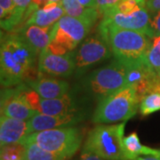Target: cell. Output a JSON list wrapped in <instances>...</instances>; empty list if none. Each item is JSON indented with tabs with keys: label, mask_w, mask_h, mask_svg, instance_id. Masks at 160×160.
Masks as SVG:
<instances>
[{
	"label": "cell",
	"mask_w": 160,
	"mask_h": 160,
	"mask_svg": "<svg viewBox=\"0 0 160 160\" xmlns=\"http://www.w3.org/2000/svg\"><path fill=\"white\" fill-rule=\"evenodd\" d=\"M160 36V11L150 14L149 22V38Z\"/></svg>",
	"instance_id": "cell-26"
},
{
	"label": "cell",
	"mask_w": 160,
	"mask_h": 160,
	"mask_svg": "<svg viewBox=\"0 0 160 160\" xmlns=\"http://www.w3.org/2000/svg\"><path fill=\"white\" fill-rule=\"evenodd\" d=\"M126 123L99 124L88 132L83 148L105 160H126L124 149Z\"/></svg>",
	"instance_id": "cell-4"
},
{
	"label": "cell",
	"mask_w": 160,
	"mask_h": 160,
	"mask_svg": "<svg viewBox=\"0 0 160 160\" xmlns=\"http://www.w3.org/2000/svg\"><path fill=\"white\" fill-rule=\"evenodd\" d=\"M78 160H105L100 156H98L95 153L92 152L90 150L86 149H82L81 154L79 156V158Z\"/></svg>",
	"instance_id": "cell-28"
},
{
	"label": "cell",
	"mask_w": 160,
	"mask_h": 160,
	"mask_svg": "<svg viewBox=\"0 0 160 160\" xmlns=\"http://www.w3.org/2000/svg\"><path fill=\"white\" fill-rule=\"evenodd\" d=\"M61 4L64 9L65 14L69 16L86 19L96 22L99 15H101L96 8L84 6L78 0H62Z\"/></svg>",
	"instance_id": "cell-20"
},
{
	"label": "cell",
	"mask_w": 160,
	"mask_h": 160,
	"mask_svg": "<svg viewBox=\"0 0 160 160\" xmlns=\"http://www.w3.org/2000/svg\"><path fill=\"white\" fill-rule=\"evenodd\" d=\"M27 85L34 89L42 99H53L63 96L68 93L69 85L65 80H59L53 78H47L38 73L35 79L27 81Z\"/></svg>",
	"instance_id": "cell-14"
},
{
	"label": "cell",
	"mask_w": 160,
	"mask_h": 160,
	"mask_svg": "<svg viewBox=\"0 0 160 160\" xmlns=\"http://www.w3.org/2000/svg\"><path fill=\"white\" fill-rule=\"evenodd\" d=\"M94 23L90 20L65 14L52 25L50 43L72 52L87 37Z\"/></svg>",
	"instance_id": "cell-7"
},
{
	"label": "cell",
	"mask_w": 160,
	"mask_h": 160,
	"mask_svg": "<svg viewBox=\"0 0 160 160\" xmlns=\"http://www.w3.org/2000/svg\"><path fill=\"white\" fill-rule=\"evenodd\" d=\"M82 141L83 132L79 128L65 126L32 132L26 138L24 143H37L44 149L67 159L72 158L77 153Z\"/></svg>",
	"instance_id": "cell-5"
},
{
	"label": "cell",
	"mask_w": 160,
	"mask_h": 160,
	"mask_svg": "<svg viewBox=\"0 0 160 160\" xmlns=\"http://www.w3.org/2000/svg\"><path fill=\"white\" fill-rule=\"evenodd\" d=\"M144 62L160 77V36L151 38L150 46L146 52Z\"/></svg>",
	"instance_id": "cell-23"
},
{
	"label": "cell",
	"mask_w": 160,
	"mask_h": 160,
	"mask_svg": "<svg viewBox=\"0 0 160 160\" xmlns=\"http://www.w3.org/2000/svg\"><path fill=\"white\" fill-rule=\"evenodd\" d=\"M25 13L19 10L13 0H0L1 28L11 31L24 19Z\"/></svg>",
	"instance_id": "cell-18"
},
{
	"label": "cell",
	"mask_w": 160,
	"mask_h": 160,
	"mask_svg": "<svg viewBox=\"0 0 160 160\" xmlns=\"http://www.w3.org/2000/svg\"><path fill=\"white\" fill-rule=\"evenodd\" d=\"M25 145L21 143L1 147V160H21L25 158Z\"/></svg>",
	"instance_id": "cell-24"
},
{
	"label": "cell",
	"mask_w": 160,
	"mask_h": 160,
	"mask_svg": "<svg viewBox=\"0 0 160 160\" xmlns=\"http://www.w3.org/2000/svg\"><path fill=\"white\" fill-rule=\"evenodd\" d=\"M26 160H65L62 157L52 153L38 146L35 142H25Z\"/></svg>",
	"instance_id": "cell-22"
},
{
	"label": "cell",
	"mask_w": 160,
	"mask_h": 160,
	"mask_svg": "<svg viewBox=\"0 0 160 160\" xmlns=\"http://www.w3.org/2000/svg\"><path fill=\"white\" fill-rule=\"evenodd\" d=\"M21 160H26V158H22V159H21Z\"/></svg>",
	"instance_id": "cell-35"
},
{
	"label": "cell",
	"mask_w": 160,
	"mask_h": 160,
	"mask_svg": "<svg viewBox=\"0 0 160 160\" xmlns=\"http://www.w3.org/2000/svg\"><path fill=\"white\" fill-rule=\"evenodd\" d=\"M62 0H48V2H61Z\"/></svg>",
	"instance_id": "cell-33"
},
{
	"label": "cell",
	"mask_w": 160,
	"mask_h": 160,
	"mask_svg": "<svg viewBox=\"0 0 160 160\" xmlns=\"http://www.w3.org/2000/svg\"><path fill=\"white\" fill-rule=\"evenodd\" d=\"M135 160H160V157L152 156V155H146V156H140Z\"/></svg>",
	"instance_id": "cell-32"
},
{
	"label": "cell",
	"mask_w": 160,
	"mask_h": 160,
	"mask_svg": "<svg viewBox=\"0 0 160 160\" xmlns=\"http://www.w3.org/2000/svg\"><path fill=\"white\" fill-rule=\"evenodd\" d=\"M143 7H146V0H123L110 10L122 13H131L141 10Z\"/></svg>",
	"instance_id": "cell-25"
},
{
	"label": "cell",
	"mask_w": 160,
	"mask_h": 160,
	"mask_svg": "<svg viewBox=\"0 0 160 160\" xmlns=\"http://www.w3.org/2000/svg\"><path fill=\"white\" fill-rule=\"evenodd\" d=\"M140 108V99L133 86H127L99 101L92 121L94 124L126 122Z\"/></svg>",
	"instance_id": "cell-3"
},
{
	"label": "cell",
	"mask_w": 160,
	"mask_h": 160,
	"mask_svg": "<svg viewBox=\"0 0 160 160\" xmlns=\"http://www.w3.org/2000/svg\"><path fill=\"white\" fill-rule=\"evenodd\" d=\"M128 67L115 59L108 65L92 71L85 80V88L99 101L128 86Z\"/></svg>",
	"instance_id": "cell-6"
},
{
	"label": "cell",
	"mask_w": 160,
	"mask_h": 160,
	"mask_svg": "<svg viewBox=\"0 0 160 160\" xmlns=\"http://www.w3.org/2000/svg\"><path fill=\"white\" fill-rule=\"evenodd\" d=\"M52 29V26L41 27L34 24L24 25V27L20 29L19 34L29 46L34 48L38 54H39L51 42Z\"/></svg>",
	"instance_id": "cell-16"
},
{
	"label": "cell",
	"mask_w": 160,
	"mask_h": 160,
	"mask_svg": "<svg viewBox=\"0 0 160 160\" xmlns=\"http://www.w3.org/2000/svg\"><path fill=\"white\" fill-rule=\"evenodd\" d=\"M140 113L149 116L160 110V79L142 98L140 102Z\"/></svg>",
	"instance_id": "cell-21"
},
{
	"label": "cell",
	"mask_w": 160,
	"mask_h": 160,
	"mask_svg": "<svg viewBox=\"0 0 160 160\" xmlns=\"http://www.w3.org/2000/svg\"><path fill=\"white\" fill-rule=\"evenodd\" d=\"M101 22L118 28L132 29L145 33L149 37L150 13L146 7L131 13H122L109 10L103 13Z\"/></svg>",
	"instance_id": "cell-10"
},
{
	"label": "cell",
	"mask_w": 160,
	"mask_h": 160,
	"mask_svg": "<svg viewBox=\"0 0 160 160\" xmlns=\"http://www.w3.org/2000/svg\"><path fill=\"white\" fill-rule=\"evenodd\" d=\"M123 0H96V9L100 14L102 15L107 11L110 10Z\"/></svg>",
	"instance_id": "cell-27"
},
{
	"label": "cell",
	"mask_w": 160,
	"mask_h": 160,
	"mask_svg": "<svg viewBox=\"0 0 160 160\" xmlns=\"http://www.w3.org/2000/svg\"><path fill=\"white\" fill-rule=\"evenodd\" d=\"M124 149L126 160H135L138 157L146 155L160 157V149L144 146L141 142L136 132L124 137Z\"/></svg>",
	"instance_id": "cell-19"
},
{
	"label": "cell",
	"mask_w": 160,
	"mask_h": 160,
	"mask_svg": "<svg viewBox=\"0 0 160 160\" xmlns=\"http://www.w3.org/2000/svg\"><path fill=\"white\" fill-rule=\"evenodd\" d=\"M38 68V73L63 78L69 77L76 71L74 52L56 54L46 47L39 53Z\"/></svg>",
	"instance_id": "cell-9"
},
{
	"label": "cell",
	"mask_w": 160,
	"mask_h": 160,
	"mask_svg": "<svg viewBox=\"0 0 160 160\" xmlns=\"http://www.w3.org/2000/svg\"><path fill=\"white\" fill-rule=\"evenodd\" d=\"M38 52L20 34L1 35L0 77L4 88L30 80Z\"/></svg>",
	"instance_id": "cell-1"
},
{
	"label": "cell",
	"mask_w": 160,
	"mask_h": 160,
	"mask_svg": "<svg viewBox=\"0 0 160 160\" xmlns=\"http://www.w3.org/2000/svg\"><path fill=\"white\" fill-rule=\"evenodd\" d=\"M65 15V12L60 2L53 9L39 8L33 12L26 20L25 25H38L41 27H50L57 22L58 21Z\"/></svg>",
	"instance_id": "cell-17"
},
{
	"label": "cell",
	"mask_w": 160,
	"mask_h": 160,
	"mask_svg": "<svg viewBox=\"0 0 160 160\" xmlns=\"http://www.w3.org/2000/svg\"><path fill=\"white\" fill-rule=\"evenodd\" d=\"M78 104L68 93L53 99H42L38 112L46 115H67L79 112Z\"/></svg>",
	"instance_id": "cell-15"
},
{
	"label": "cell",
	"mask_w": 160,
	"mask_h": 160,
	"mask_svg": "<svg viewBox=\"0 0 160 160\" xmlns=\"http://www.w3.org/2000/svg\"><path fill=\"white\" fill-rule=\"evenodd\" d=\"M146 8L150 14L160 11V0H146Z\"/></svg>",
	"instance_id": "cell-29"
},
{
	"label": "cell",
	"mask_w": 160,
	"mask_h": 160,
	"mask_svg": "<svg viewBox=\"0 0 160 160\" xmlns=\"http://www.w3.org/2000/svg\"><path fill=\"white\" fill-rule=\"evenodd\" d=\"M86 118L82 111L67 115H46L38 113L28 120L30 133L65 126H73Z\"/></svg>",
	"instance_id": "cell-12"
},
{
	"label": "cell",
	"mask_w": 160,
	"mask_h": 160,
	"mask_svg": "<svg viewBox=\"0 0 160 160\" xmlns=\"http://www.w3.org/2000/svg\"><path fill=\"white\" fill-rule=\"evenodd\" d=\"M30 134L28 120H22L1 115L0 118V144L4 147L9 144H23Z\"/></svg>",
	"instance_id": "cell-13"
},
{
	"label": "cell",
	"mask_w": 160,
	"mask_h": 160,
	"mask_svg": "<svg viewBox=\"0 0 160 160\" xmlns=\"http://www.w3.org/2000/svg\"><path fill=\"white\" fill-rule=\"evenodd\" d=\"M98 32L108 42L116 60L126 66L144 61L151 38L145 33L100 22Z\"/></svg>",
	"instance_id": "cell-2"
},
{
	"label": "cell",
	"mask_w": 160,
	"mask_h": 160,
	"mask_svg": "<svg viewBox=\"0 0 160 160\" xmlns=\"http://www.w3.org/2000/svg\"><path fill=\"white\" fill-rule=\"evenodd\" d=\"M113 55L108 42L98 32L86 37L74 53L76 72L82 74L90 67Z\"/></svg>",
	"instance_id": "cell-8"
},
{
	"label": "cell",
	"mask_w": 160,
	"mask_h": 160,
	"mask_svg": "<svg viewBox=\"0 0 160 160\" xmlns=\"http://www.w3.org/2000/svg\"><path fill=\"white\" fill-rule=\"evenodd\" d=\"M1 93V115L17 119L29 120L38 113L29 108L24 101L22 94V84L15 88H5Z\"/></svg>",
	"instance_id": "cell-11"
},
{
	"label": "cell",
	"mask_w": 160,
	"mask_h": 160,
	"mask_svg": "<svg viewBox=\"0 0 160 160\" xmlns=\"http://www.w3.org/2000/svg\"><path fill=\"white\" fill-rule=\"evenodd\" d=\"M78 1L84 6L96 8V0H78Z\"/></svg>",
	"instance_id": "cell-31"
},
{
	"label": "cell",
	"mask_w": 160,
	"mask_h": 160,
	"mask_svg": "<svg viewBox=\"0 0 160 160\" xmlns=\"http://www.w3.org/2000/svg\"><path fill=\"white\" fill-rule=\"evenodd\" d=\"M65 160H71V158H67V159H65Z\"/></svg>",
	"instance_id": "cell-34"
},
{
	"label": "cell",
	"mask_w": 160,
	"mask_h": 160,
	"mask_svg": "<svg viewBox=\"0 0 160 160\" xmlns=\"http://www.w3.org/2000/svg\"><path fill=\"white\" fill-rule=\"evenodd\" d=\"M13 1H14L18 9L23 12L24 13H26L27 9L29 8V5L31 4V0H13Z\"/></svg>",
	"instance_id": "cell-30"
}]
</instances>
